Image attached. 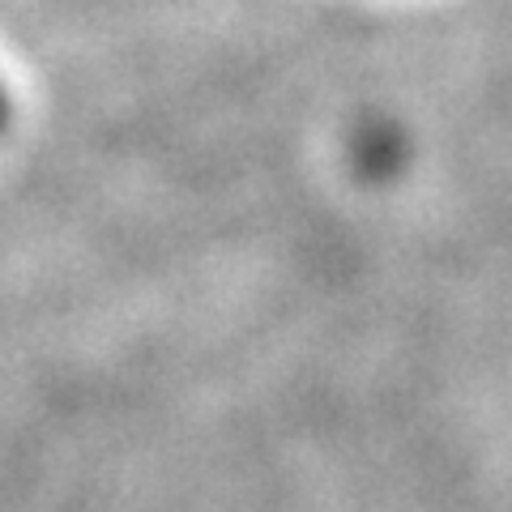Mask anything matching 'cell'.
I'll list each match as a JSON object with an SVG mask.
<instances>
[{"label":"cell","mask_w":512,"mask_h":512,"mask_svg":"<svg viewBox=\"0 0 512 512\" xmlns=\"http://www.w3.org/2000/svg\"><path fill=\"white\" fill-rule=\"evenodd\" d=\"M9 124V99H5V86H0V128Z\"/></svg>","instance_id":"cell-1"}]
</instances>
